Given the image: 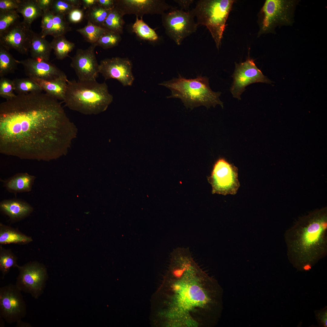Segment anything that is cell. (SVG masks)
Instances as JSON below:
<instances>
[{"mask_svg": "<svg viewBox=\"0 0 327 327\" xmlns=\"http://www.w3.org/2000/svg\"><path fill=\"white\" fill-rule=\"evenodd\" d=\"M54 15L50 10L43 12L41 16V31L40 33L42 37L45 38L47 35H50L53 25Z\"/></svg>", "mask_w": 327, "mask_h": 327, "instance_id": "d590c367", "label": "cell"}, {"mask_svg": "<svg viewBox=\"0 0 327 327\" xmlns=\"http://www.w3.org/2000/svg\"><path fill=\"white\" fill-rule=\"evenodd\" d=\"M96 45L92 44L87 49H78L75 55L71 57L70 66L74 70L78 81H96L99 73L94 51Z\"/></svg>", "mask_w": 327, "mask_h": 327, "instance_id": "5bb4252c", "label": "cell"}, {"mask_svg": "<svg viewBox=\"0 0 327 327\" xmlns=\"http://www.w3.org/2000/svg\"><path fill=\"white\" fill-rule=\"evenodd\" d=\"M72 124L58 100L46 93L17 94L0 104V152L48 161L67 152Z\"/></svg>", "mask_w": 327, "mask_h": 327, "instance_id": "6da1fadb", "label": "cell"}, {"mask_svg": "<svg viewBox=\"0 0 327 327\" xmlns=\"http://www.w3.org/2000/svg\"><path fill=\"white\" fill-rule=\"evenodd\" d=\"M14 91L13 80L5 77H1L0 79V95L6 99H9L16 96Z\"/></svg>", "mask_w": 327, "mask_h": 327, "instance_id": "e575fe53", "label": "cell"}, {"mask_svg": "<svg viewBox=\"0 0 327 327\" xmlns=\"http://www.w3.org/2000/svg\"><path fill=\"white\" fill-rule=\"evenodd\" d=\"M121 39L120 34L107 30L95 44L96 46L107 49L117 46Z\"/></svg>", "mask_w": 327, "mask_h": 327, "instance_id": "836d02e7", "label": "cell"}, {"mask_svg": "<svg viewBox=\"0 0 327 327\" xmlns=\"http://www.w3.org/2000/svg\"><path fill=\"white\" fill-rule=\"evenodd\" d=\"M31 79L46 94L58 100H64L68 81L66 75L51 80Z\"/></svg>", "mask_w": 327, "mask_h": 327, "instance_id": "ffe728a7", "label": "cell"}, {"mask_svg": "<svg viewBox=\"0 0 327 327\" xmlns=\"http://www.w3.org/2000/svg\"><path fill=\"white\" fill-rule=\"evenodd\" d=\"M0 209L2 213L13 221L23 219L29 215L33 210L32 206L26 201L16 198L1 201Z\"/></svg>", "mask_w": 327, "mask_h": 327, "instance_id": "ac0fdd59", "label": "cell"}, {"mask_svg": "<svg viewBox=\"0 0 327 327\" xmlns=\"http://www.w3.org/2000/svg\"><path fill=\"white\" fill-rule=\"evenodd\" d=\"M21 291L12 284L0 289V316L8 323L18 322L25 315L26 306Z\"/></svg>", "mask_w": 327, "mask_h": 327, "instance_id": "7c38bea8", "label": "cell"}, {"mask_svg": "<svg viewBox=\"0 0 327 327\" xmlns=\"http://www.w3.org/2000/svg\"><path fill=\"white\" fill-rule=\"evenodd\" d=\"M172 257L169 314L172 326H215L223 309V289L200 267L190 253H177Z\"/></svg>", "mask_w": 327, "mask_h": 327, "instance_id": "7a4b0ae2", "label": "cell"}, {"mask_svg": "<svg viewBox=\"0 0 327 327\" xmlns=\"http://www.w3.org/2000/svg\"><path fill=\"white\" fill-rule=\"evenodd\" d=\"M14 91L18 94L29 93L41 92V88L31 78H16L13 80Z\"/></svg>", "mask_w": 327, "mask_h": 327, "instance_id": "f1b7e54d", "label": "cell"}, {"mask_svg": "<svg viewBox=\"0 0 327 327\" xmlns=\"http://www.w3.org/2000/svg\"><path fill=\"white\" fill-rule=\"evenodd\" d=\"M115 7L124 16L134 14L142 18L145 15H162L173 8L163 0H115Z\"/></svg>", "mask_w": 327, "mask_h": 327, "instance_id": "2e32d148", "label": "cell"}, {"mask_svg": "<svg viewBox=\"0 0 327 327\" xmlns=\"http://www.w3.org/2000/svg\"><path fill=\"white\" fill-rule=\"evenodd\" d=\"M69 4L75 8H81L82 5L81 0H65Z\"/></svg>", "mask_w": 327, "mask_h": 327, "instance_id": "ee69618b", "label": "cell"}, {"mask_svg": "<svg viewBox=\"0 0 327 327\" xmlns=\"http://www.w3.org/2000/svg\"><path fill=\"white\" fill-rule=\"evenodd\" d=\"M52 48L50 42L42 37L40 34L34 33L29 48L32 58L48 61Z\"/></svg>", "mask_w": 327, "mask_h": 327, "instance_id": "44dd1931", "label": "cell"}, {"mask_svg": "<svg viewBox=\"0 0 327 327\" xmlns=\"http://www.w3.org/2000/svg\"><path fill=\"white\" fill-rule=\"evenodd\" d=\"M32 241V238L15 229L0 223V243L25 244Z\"/></svg>", "mask_w": 327, "mask_h": 327, "instance_id": "603a6c76", "label": "cell"}, {"mask_svg": "<svg viewBox=\"0 0 327 327\" xmlns=\"http://www.w3.org/2000/svg\"><path fill=\"white\" fill-rule=\"evenodd\" d=\"M123 16L114 7L110 11L102 27L107 30L121 35L123 33L124 24Z\"/></svg>", "mask_w": 327, "mask_h": 327, "instance_id": "d4e9b609", "label": "cell"}, {"mask_svg": "<svg viewBox=\"0 0 327 327\" xmlns=\"http://www.w3.org/2000/svg\"><path fill=\"white\" fill-rule=\"evenodd\" d=\"M162 16L166 33L178 45L197 30L198 25L191 11L186 12L173 8Z\"/></svg>", "mask_w": 327, "mask_h": 327, "instance_id": "ba28073f", "label": "cell"}, {"mask_svg": "<svg viewBox=\"0 0 327 327\" xmlns=\"http://www.w3.org/2000/svg\"><path fill=\"white\" fill-rule=\"evenodd\" d=\"M113 100V96L104 82L96 81L68 80L65 97V105L86 114H97L105 110Z\"/></svg>", "mask_w": 327, "mask_h": 327, "instance_id": "277c9868", "label": "cell"}, {"mask_svg": "<svg viewBox=\"0 0 327 327\" xmlns=\"http://www.w3.org/2000/svg\"><path fill=\"white\" fill-rule=\"evenodd\" d=\"M74 7L65 0H53L50 10L54 15H67Z\"/></svg>", "mask_w": 327, "mask_h": 327, "instance_id": "8d00e7d4", "label": "cell"}, {"mask_svg": "<svg viewBox=\"0 0 327 327\" xmlns=\"http://www.w3.org/2000/svg\"><path fill=\"white\" fill-rule=\"evenodd\" d=\"M19 274L15 285L21 291L38 299L42 293L48 279L45 266L36 262H30L21 266L17 265Z\"/></svg>", "mask_w": 327, "mask_h": 327, "instance_id": "30bf717a", "label": "cell"}, {"mask_svg": "<svg viewBox=\"0 0 327 327\" xmlns=\"http://www.w3.org/2000/svg\"><path fill=\"white\" fill-rule=\"evenodd\" d=\"M234 2L232 0H200L191 12L198 25L205 26L219 50L226 23Z\"/></svg>", "mask_w": 327, "mask_h": 327, "instance_id": "8992f818", "label": "cell"}, {"mask_svg": "<svg viewBox=\"0 0 327 327\" xmlns=\"http://www.w3.org/2000/svg\"><path fill=\"white\" fill-rule=\"evenodd\" d=\"M235 70L232 75L233 81L230 88V92L234 97L241 100V95L245 91L246 87L251 84L272 83L249 56L245 61L239 64L235 63Z\"/></svg>", "mask_w": 327, "mask_h": 327, "instance_id": "8fae6325", "label": "cell"}, {"mask_svg": "<svg viewBox=\"0 0 327 327\" xmlns=\"http://www.w3.org/2000/svg\"><path fill=\"white\" fill-rule=\"evenodd\" d=\"M107 30L102 27L88 21L86 26L76 30V31L80 33L86 41L92 44L95 43Z\"/></svg>", "mask_w": 327, "mask_h": 327, "instance_id": "83f0119b", "label": "cell"}, {"mask_svg": "<svg viewBox=\"0 0 327 327\" xmlns=\"http://www.w3.org/2000/svg\"><path fill=\"white\" fill-rule=\"evenodd\" d=\"M39 7L43 12L50 10L53 0H36Z\"/></svg>", "mask_w": 327, "mask_h": 327, "instance_id": "ab89813d", "label": "cell"}, {"mask_svg": "<svg viewBox=\"0 0 327 327\" xmlns=\"http://www.w3.org/2000/svg\"><path fill=\"white\" fill-rule=\"evenodd\" d=\"M159 84L170 90L171 95L167 98L180 99L187 108L191 109L201 106L209 108L217 105L223 107V103L219 98L221 93L211 90L206 76L200 75L195 78L187 79L179 74L177 78Z\"/></svg>", "mask_w": 327, "mask_h": 327, "instance_id": "5b68a950", "label": "cell"}, {"mask_svg": "<svg viewBox=\"0 0 327 327\" xmlns=\"http://www.w3.org/2000/svg\"><path fill=\"white\" fill-rule=\"evenodd\" d=\"M297 2L292 0H266L260 12L259 34L272 32L278 26L292 25Z\"/></svg>", "mask_w": 327, "mask_h": 327, "instance_id": "52a82bcc", "label": "cell"}, {"mask_svg": "<svg viewBox=\"0 0 327 327\" xmlns=\"http://www.w3.org/2000/svg\"><path fill=\"white\" fill-rule=\"evenodd\" d=\"M71 30L69 23L66 21L65 15H54L53 25L51 35L55 38L64 35Z\"/></svg>", "mask_w": 327, "mask_h": 327, "instance_id": "d6a6232c", "label": "cell"}, {"mask_svg": "<svg viewBox=\"0 0 327 327\" xmlns=\"http://www.w3.org/2000/svg\"><path fill=\"white\" fill-rule=\"evenodd\" d=\"M136 16V19L132 26L133 31L141 39L154 41L158 40V37L155 31L150 28L142 19Z\"/></svg>", "mask_w": 327, "mask_h": 327, "instance_id": "4316f807", "label": "cell"}, {"mask_svg": "<svg viewBox=\"0 0 327 327\" xmlns=\"http://www.w3.org/2000/svg\"><path fill=\"white\" fill-rule=\"evenodd\" d=\"M18 62L23 65L25 75L31 78L51 80L66 76L63 71L48 61L29 58Z\"/></svg>", "mask_w": 327, "mask_h": 327, "instance_id": "e0dca14e", "label": "cell"}, {"mask_svg": "<svg viewBox=\"0 0 327 327\" xmlns=\"http://www.w3.org/2000/svg\"><path fill=\"white\" fill-rule=\"evenodd\" d=\"M0 270L3 279L12 267H16L17 258L10 250L0 248Z\"/></svg>", "mask_w": 327, "mask_h": 327, "instance_id": "4dcf8cb0", "label": "cell"}, {"mask_svg": "<svg viewBox=\"0 0 327 327\" xmlns=\"http://www.w3.org/2000/svg\"><path fill=\"white\" fill-rule=\"evenodd\" d=\"M34 33L31 26L19 21L0 35V45L9 51L14 49L28 55Z\"/></svg>", "mask_w": 327, "mask_h": 327, "instance_id": "4fadbf2b", "label": "cell"}, {"mask_svg": "<svg viewBox=\"0 0 327 327\" xmlns=\"http://www.w3.org/2000/svg\"><path fill=\"white\" fill-rule=\"evenodd\" d=\"M19 0H0V11L16 10Z\"/></svg>", "mask_w": 327, "mask_h": 327, "instance_id": "f35d334b", "label": "cell"}, {"mask_svg": "<svg viewBox=\"0 0 327 327\" xmlns=\"http://www.w3.org/2000/svg\"><path fill=\"white\" fill-rule=\"evenodd\" d=\"M50 44L56 58L59 60L68 56L75 47V44L68 40L64 35L54 38Z\"/></svg>", "mask_w": 327, "mask_h": 327, "instance_id": "cb8c5ba5", "label": "cell"}, {"mask_svg": "<svg viewBox=\"0 0 327 327\" xmlns=\"http://www.w3.org/2000/svg\"><path fill=\"white\" fill-rule=\"evenodd\" d=\"M36 178L27 173H20L2 181L8 192L16 195L31 191Z\"/></svg>", "mask_w": 327, "mask_h": 327, "instance_id": "d6986e66", "label": "cell"}, {"mask_svg": "<svg viewBox=\"0 0 327 327\" xmlns=\"http://www.w3.org/2000/svg\"><path fill=\"white\" fill-rule=\"evenodd\" d=\"M97 5L107 9H111L115 7V0H97Z\"/></svg>", "mask_w": 327, "mask_h": 327, "instance_id": "60d3db41", "label": "cell"}, {"mask_svg": "<svg viewBox=\"0 0 327 327\" xmlns=\"http://www.w3.org/2000/svg\"><path fill=\"white\" fill-rule=\"evenodd\" d=\"M83 9L88 10L97 4V0H81Z\"/></svg>", "mask_w": 327, "mask_h": 327, "instance_id": "7bdbcfd3", "label": "cell"}, {"mask_svg": "<svg viewBox=\"0 0 327 327\" xmlns=\"http://www.w3.org/2000/svg\"><path fill=\"white\" fill-rule=\"evenodd\" d=\"M285 239L289 257L303 263L302 269L327 252V210L314 211L299 218L287 230Z\"/></svg>", "mask_w": 327, "mask_h": 327, "instance_id": "3957f363", "label": "cell"}, {"mask_svg": "<svg viewBox=\"0 0 327 327\" xmlns=\"http://www.w3.org/2000/svg\"><path fill=\"white\" fill-rule=\"evenodd\" d=\"M16 10L0 11V35L19 21Z\"/></svg>", "mask_w": 327, "mask_h": 327, "instance_id": "1f68e13d", "label": "cell"}, {"mask_svg": "<svg viewBox=\"0 0 327 327\" xmlns=\"http://www.w3.org/2000/svg\"><path fill=\"white\" fill-rule=\"evenodd\" d=\"M111 9L104 8L97 4L87 10L85 13L84 18L88 21L102 27Z\"/></svg>", "mask_w": 327, "mask_h": 327, "instance_id": "f546056e", "label": "cell"}, {"mask_svg": "<svg viewBox=\"0 0 327 327\" xmlns=\"http://www.w3.org/2000/svg\"><path fill=\"white\" fill-rule=\"evenodd\" d=\"M238 169L223 158L215 164L208 180L212 187V193L224 195L236 194L240 187Z\"/></svg>", "mask_w": 327, "mask_h": 327, "instance_id": "9c48e42d", "label": "cell"}, {"mask_svg": "<svg viewBox=\"0 0 327 327\" xmlns=\"http://www.w3.org/2000/svg\"><path fill=\"white\" fill-rule=\"evenodd\" d=\"M16 11L22 15L23 21L30 26L34 20L42 16L43 13L38 6L36 0H19Z\"/></svg>", "mask_w": 327, "mask_h": 327, "instance_id": "7402d4cb", "label": "cell"}, {"mask_svg": "<svg viewBox=\"0 0 327 327\" xmlns=\"http://www.w3.org/2000/svg\"><path fill=\"white\" fill-rule=\"evenodd\" d=\"M84 10L81 8H74L67 15L68 21L72 23L81 22L84 18Z\"/></svg>", "mask_w": 327, "mask_h": 327, "instance_id": "74e56055", "label": "cell"}, {"mask_svg": "<svg viewBox=\"0 0 327 327\" xmlns=\"http://www.w3.org/2000/svg\"><path fill=\"white\" fill-rule=\"evenodd\" d=\"M132 64L128 58L119 57L104 59L99 64V73L105 80H118L124 86H131L134 79Z\"/></svg>", "mask_w": 327, "mask_h": 327, "instance_id": "9a60e30c", "label": "cell"}, {"mask_svg": "<svg viewBox=\"0 0 327 327\" xmlns=\"http://www.w3.org/2000/svg\"><path fill=\"white\" fill-rule=\"evenodd\" d=\"M18 61L15 59L9 50L0 45V77H4L14 72L17 69Z\"/></svg>", "mask_w": 327, "mask_h": 327, "instance_id": "484cf974", "label": "cell"}, {"mask_svg": "<svg viewBox=\"0 0 327 327\" xmlns=\"http://www.w3.org/2000/svg\"><path fill=\"white\" fill-rule=\"evenodd\" d=\"M174 1L180 7L181 9L186 10L188 9L190 5L194 2L192 0H177Z\"/></svg>", "mask_w": 327, "mask_h": 327, "instance_id": "b9f144b4", "label": "cell"}]
</instances>
